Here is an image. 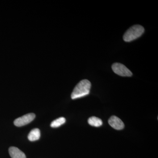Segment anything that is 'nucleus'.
<instances>
[{
	"instance_id": "obj_7",
	"label": "nucleus",
	"mask_w": 158,
	"mask_h": 158,
	"mask_svg": "<svg viewBox=\"0 0 158 158\" xmlns=\"http://www.w3.org/2000/svg\"><path fill=\"white\" fill-rule=\"evenodd\" d=\"M40 137V132L39 129L34 128L29 133L28 138L29 141H34L39 140Z\"/></svg>"
},
{
	"instance_id": "obj_2",
	"label": "nucleus",
	"mask_w": 158,
	"mask_h": 158,
	"mask_svg": "<svg viewBox=\"0 0 158 158\" xmlns=\"http://www.w3.org/2000/svg\"><path fill=\"white\" fill-rule=\"evenodd\" d=\"M144 29L142 26L136 25L131 27L125 33L123 40L126 42H130L141 37L144 33Z\"/></svg>"
},
{
	"instance_id": "obj_1",
	"label": "nucleus",
	"mask_w": 158,
	"mask_h": 158,
	"mask_svg": "<svg viewBox=\"0 0 158 158\" xmlns=\"http://www.w3.org/2000/svg\"><path fill=\"white\" fill-rule=\"evenodd\" d=\"M91 86L90 81L86 79L82 80L74 88L71 94V98L75 99L87 96L90 93Z\"/></svg>"
},
{
	"instance_id": "obj_6",
	"label": "nucleus",
	"mask_w": 158,
	"mask_h": 158,
	"mask_svg": "<svg viewBox=\"0 0 158 158\" xmlns=\"http://www.w3.org/2000/svg\"><path fill=\"white\" fill-rule=\"evenodd\" d=\"M9 153L11 158H26L25 154L16 147H10Z\"/></svg>"
},
{
	"instance_id": "obj_8",
	"label": "nucleus",
	"mask_w": 158,
	"mask_h": 158,
	"mask_svg": "<svg viewBox=\"0 0 158 158\" xmlns=\"http://www.w3.org/2000/svg\"><path fill=\"white\" fill-rule=\"evenodd\" d=\"M88 123L90 125L95 127H99L103 124L101 119L95 116H92L88 118Z\"/></svg>"
},
{
	"instance_id": "obj_3",
	"label": "nucleus",
	"mask_w": 158,
	"mask_h": 158,
	"mask_svg": "<svg viewBox=\"0 0 158 158\" xmlns=\"http://www.w3.org/2000/svg\"><path fill=\"white\" fill-rule=\"evenodd\" d=\"M113 71L116 74L122 77H131L133 74L123 64L120 63H115L112 66Z\"/></svg>"
},
{
	"instance_id": "obj_4",
	"label": "nucleus",
	"mask_w": 158,
	"mask_h": 158,
	"mask_svg": "<svg viewBox=\"0 0 158 158\" xmlns=\"http://www.w3.org/2000/svg\"><path fill=\"white\" fill-rule=\"evenodd\" d=\"M35 114L33 113L24 115L15 119L14 122L15 125L19 127L26 125L33 121L35 118Z\"/></svg>"
},
{
	"instance_id": "obj_9",
	"label": "nucleus",
	"mask_w": 158,
	"mask_h": 158,
	"mask_svg": "<svg viewBox=\"0 0 158 158\" xmlns=\"http://www.w3.org/2000/svg\"><path fill=\"white\" fill-rule=\"evenodd\" d=\"M65 121H66V119L64 117H60L52 122L51 124V127L53 128L59 127L62 124H64Z\"/></svg>"
},
{
	"instance_id": "obj_5",
	"label": "nucleus",
	"mask_w": 158,
	"mask_h": 158,
	"mask_svg": "<svg viewBox=\"0 0 158 158\" xmlns=\"http://www.w3.org/2000/svg\"><path fill=\"white\" fill-rule=\"evenodd\" d=\"M109 123L110 126L113 128L117 130L123 129L124 127V124L123 122L117 116H111L109 119Z\"/></svg>"
}]
</instances>
